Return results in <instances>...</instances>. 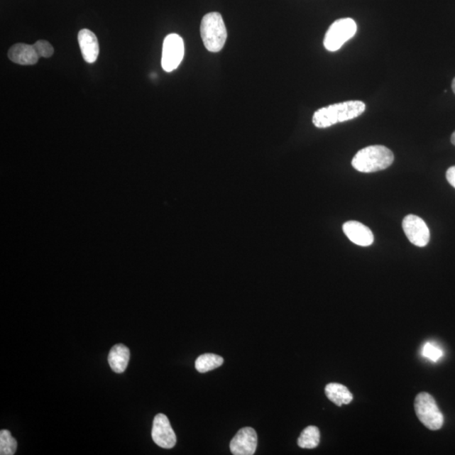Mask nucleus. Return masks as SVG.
<instances>
[{"label":"nucleus","instance_id":"obj_1","mask_svg":"<svg viewBox=\"0 0 455 455\" xmlns=\"http://www.w3.org/2000/svg\"><path fill=\"white\" fill-rule=\"evenodd\" d=\"M366 106L363 102L349 101L321 108L314 112L313 124L319 128H327L361 116Z\"/></svg>","mask_w":455,"mask_h":455},{"label":"nucleus","instance_id":"obj_2","mask_svg":"<svg viewBox=\"0 0 455 455\" xmlns=\"http://www.w3.org/2000/svg\"><path fill=\"white\" fill-rule=\"evenodd\" d=\"M394 154L382 146H368L359 150L351 160L355 170L363 173H373L385 170L393 164Z\"/></svg>","mask_w":455,"mask_h":455},{"label":"nucleus","instance_id":"obj_3","mask_svg":"<svg viewBox=\"0 0 455 455\" xmlns=\"http://www.w3.org/2000/svg\"><path fill=\"white\" fill-rule=\"evenodd\" d=\"M201 35L207 50L219 53L222 50L227 40V30L223 17L218 12L207 13L202 18Z\"/></svg>","mask_w":455,"mask_h":455},{"label":"nucleus","instance_id":"obj_4","mask_svg":"<svg viewBox=\"0 0 455 455\" xmlns=\"http://www.w3.org/2000/svg\"><path fill=\"white\" fill-rule=\"evenodd\" d=\"M415 412L419 420L427 429L436 431L439 430L444 425V418L441 412L436 400L432 396L422 392L415 399Z\"/></svg>","mask_w":455,"mask_h":455},{"label":"nucleus","instance_id":"obj_5","mask_svg":"<svg viewBox=\"0 0 455 455\" xmlns=\"http://www.w3.org/2000/svg\"><path fill=\"white\" fill-rule=\"evenodd\" d=\"M358 26L351 18L337 20L333 23L324 39V46L327 50L336 52L344 46L357 33Z\"/></svg>","mask_w":455,"mask_h":455},{"label":"nucleus","instance_id":"obj_6","mask_svg":"<svg viewBox=\"0 0 455 455\" xmlns=\"http://www.w3.org/2000/svg\"><path fill=\"white\" fill-rule=\"evenodd\" d=\"M183 39L177 34H170L164 40L161 65L166 72L177 70L184 57Z\"/></svg>","mask_w":455,"mask_h":455},{"label":"nucleus","instance_id":"obj_7","mask_svg":"<svg viewBox=\"0 0 455 455\" xmlns=\"http://www.w3.org/2000/svg\"><path fill=\"white\" fill-rule=\"evenodd\" d=\"M403 231L410 242L418 247H424L430 241V231L424 220L409 214L403 219Z\"/></svg>","mask_w":455,"mask_h":455},{"label":"nucleus","instance_id":"obj_8","mask_svg":"<svg viewBox=\"0 0 455 455\" xmlns=\"http://www.w3.org/2000/svg\"><path fill=\"white\" fill-rule=\"evenodd\" d=\"M152 439L160 447L170 449L177 444V436L171 427L168 417L160 413L155 416L153 422Z\"/></svg>","mask_w":455,"mask_h":455},{"label":"nucleus","instance_id":"obj_9","mask_svg":"<svg viewBox=\"0 0 455 455\" xmlns=\"http://www.w3.org/2000/svg\"><path fill=\"white\" fill-rule=\"evenodd\" d=\"M231 451L234 455H252L258 447V434L252 427H243L231 442Z\"/></svg>","mask_w":455,"mask_h":455},{"label":"nucleus","instance_id":"obj_10","mask_svg":"<svg viewBox=\"0 0 455 455\" xmlns=\"http://www.w3.org/2000/svg\"><path fill=\"white\" fill-rule=\"evenodd\" d=\"M344 231L351 242L360 246H371L375 240L371 229L358 221L346 222Z\"/></svg>","mask_w":455,"mask_h":455},{"label":"nucleus","instance_id":"obj_11","mask_svg":"<svg viewBox=\"0 0 455 455\" xmlns=\"http://www.w3.org/2000/svg\"><path fill=\"white\" fill-rule=\"evenodd\" d=\"M78 40L84 60L88 64H93L100 53L97 35L92 31L83 29L80 31Z\"/></svg>","mask_w":455,"mask_h":455},{"label":"nucleus","instance_id":"obj_12","mask_svg":"<svg viewBox=\"0 0 455 455\" xmlns=\"http://www.w3.org/2000/svg\"><path fill=\"white\" fill-rule=\"evenodd\" d=\"M8 57L13 62L20 65H33L39 60L33 45L25 43L13 45L9 50Z\"/></svg>","mask_w":455,"mask_h":455},{"label":"nucleus","instance_id":"obj_13","mask_svg":"<svg viewBox=\"0 0 455 455\" xmlns=\"http://www.w3.org/2000/svg\"><path fill=\"white\" fill-rule=\"evenodd\" d=\"M130 351L124 344H116L110 351L108 362L115 373H124L128 367Z\"/></svg>","mask_w":455,"mask_h":455},{"label":"nucleus","instance_id":"obj_14","mask_svg":"<svg viewBox=\"0 0 455 455\" xmlns=\"http://www.w3.org/2000/svg\"><path fill=\"white\" fill-rule=\"evenodd\" d=\"M326 395L327 398L339 407L342 405H348L353 399L350 390L344 385L339 383H330L326 386Z\"/></svg>","mask_w":455,"mask_h":455},{"label":"nucleus","instance_id":"obj_15","mask_svg":"<svg viewBox=\"0 0 455 455\" xmlns=\"http://www.w3.org/2000/svg\"><path fill=\"white\" fill-rule=\"evenodd\" d=\"M224 363V358L219 355L206 353L199 356L196 360L195 368L199 373H206L218 368Z\"/></svg>","mask_w":455,"mask_h":455},{"label":"nucleus","instance_id":"obj_16","mask_svg":"<svg viewBox=\"0 0 455 455\" xmlns=\"http://www.w3.org/2000/svg\"><path fill=\"white\" fill-rule=\"evenodd\" d=\"M321 440V432L317 427L309 426L301 432L298 445L302 449H312L317 448Z\"/></svg>","mask_w":455,"mask_h":455},{"label":"nucleus","instance_id":"obj_17","mask_svg":"<svg viewBox=\"0 0 455 455\" xmlns=\"http://www.w3.org/2000/svg\"><path fill=\"white\" fill-rule=\"evenodd\" d=\"M17 449V441L12 437L11 432L1 430L0 432V454L13 455Z\"/></svg>","mask_w":455,"mask_h":455},{"label":"nucleus","instance_id":"obj_18","mask_svg":"<svg viewBox=\"0 0 455 455\" xmlns=\"http://www.w3.org/2000/svg\"><path fill=\"white\" fill-rule=\"evenodd\" d=\"M422 354L423 357L429 359L432 362H438L444 357V351L439 345L434 342H427L422 346Z\"/></svg>","mask_w":455,"mask_h":455},{"label":"nucleus","instance_id":"obj_19","mask_svg":"<svg viewBox=\"0 0 455 455\" xmlns=\"http://www.w3.org/2000/svg\"><path fill=\"white\" fill-rule=\"evenodd\" d=\"M35 52L38 54L39 57H50L53 56L54 49L50 43L47 40H40L33 44Z\"/></svg>","mask_w":455,"mask_h":455},{"label":"nucleus","instance_id":"obj_20","mask_svg":"<svg viewBox=\"0 0 455 455\" xmlns=\"http://www.w3.org/2000/svg\"><path fill=\"white\" fill-rule=\"evenodd\" d=\"M446 178H447L449 183L455 188V165L447 170Z\"/></svg>","mask_w":455,"mask_h":455},{"label":"nucleus","instance_id":"obj_21","mask_svg":"<svg viewBox=\"0 0 455 455\" xmlns=\"http://www.w3.org/2000/svg\"><path fill=\"white\" fill-rule=\"evenodd\" d=\"M451 143H452L454 144V146H455V132L452 134V136H451Z\"/></svg>","mask_w":455,"mask_h":455},{"label":"nucleus","instance_id":"obj_22","mask_svg":"<svg viewBox=\"0 0 455 455\" xmlns=\"http://www.w3.org/2000/svg\"><path fill=\"white\" fill-rule=\"evenodd\" d=\"M452 89H453L454 93L455 94V78L454 79L452 82Z\"/></svg>","mask_w":455,"mask_h":455}]
</instances>
